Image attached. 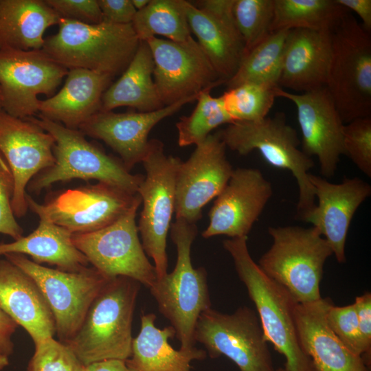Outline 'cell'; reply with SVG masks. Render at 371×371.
I'll return each mask as SVG.
<instances>
[{
    "mask_svg": "<svg viewBox=\"0 0 371 371\" xmlns=\"http://www.w3.org/2000/svg\"><path fill=\"white\" fill-rule=\"evenodd\" d=\"M247 236L223 242L245 284L268 343L285 358L286 371H315L298 341L294 318L297 302L289 292L268 277L252 259Z\"/></svg>",
    "mask_w": 371,
    "mask_h": 371,
    "instance_id": "obj_1",
    "label": "cell"
},
{
    "mask_svg": "<svg viewBox=\"0 0 371 371\" xmlns=\"http://www.w3.org/2000/svg\"><path fill=\"white\" fill-rule=\"evenodd\" d=\"M140 285L132 278L118 276L110 279L94 298L78 330L65 344L85 366L129 358Z\"/></svg>",
    "mask_w": 371,
    "mask_h": 371,
    "instance_id": "obj_2",
    "label": "cell"
},
{
    "mask_svg": "<svg viewBox=\"0 0 371 371\" xmlns=\"http://www.w3.org/2000/svg\"><path fill=\"white\" fill-rule=\"evenodd\" d=\"M58 25L42 49L68 70L86 69L114 77L127 67L140 42L132 23L103 20L89 24L60 18Z\"/></svg>",
    "mask_w": 371,
    "mask_h": 371,
    "instance_id": "obj_3",
    "label": "cell"
},
{
    "mask_svg": "<svg viewBox=\"0 0 371 371\" xmlns=\"http://www.w3.org/2000/svg\"><path fill=\"white\" fill-rule=\"evenodd\" d=\"M197 235L195 223L176 219L170 226V236L177 247L173 271L157 280L149 289L158 309L170 323L181 350L194 348L195 326L201 313L211 308L207 271L194 268L192 244Z\"/></svg>",
    "mask_w": 371,
    "mask_h": 371,
    "instance_id": "obj_4",
    "label": "cell"
},
{
    "mask_svg": "<svg viewBox=\"0 0 371 371\" xmlns=\"http://www.w3.org/2000/svg\"><path fill=\"white\" fill-rule=\"evenodd\" d=\"M27 119L49 133L55 140V162L30 181L27 187L30 192L38 194L54 183L78 179H95L133 194H137L144 176L131 173L120 159L106 155L88 142L80 131L67 128L41 115Z\"/></svg>",
    "mask_w": 371,
    "mask_h": 371,
    "instance_id": "obj_5",
    "label": "cell"
},
{
    "mask_svg": "<svg viewBox=\"0 0 371 371\" xmlns=\"http://www.w3.org/2000/svg\"><path fill=\"white\" fill-rule=\"evenodd\" d=\"M271 247L258 265L271 279L285 288L297 303L322 298L320 282L326 260L333 251L315 227H269Z\"/></svg>",
    "mask_w": 371,
    "mask_h": 371,
    "instance_id": "obj_6",
    "label": "cell"
},
{
    "mask_svg": "<svg viewBox=\"0 0 371 371\" xmlns=\"http://www.w3.org/2000/svg\"><path fill=\"white\" fill-rule=\"evenodd\" d=\"M228 147L241 155L258 150L271 166L290 171L299 190L297 215L301 220L315 206L309 170L315 166L312 158L299 148L300 139L289 125L284 113L254 122H235L218 131Z\"/></svg>",
    "mask_w": 371,
    "mask_h": 371,
    "instance_id": "obj_7",
    "label": "cell"
},
{
    "mask_svg": "<svg viewBox=\"0 0 371 371\" xmlns=\"http://www.w3.org/2000/svg\"><path fill=\"white\" fill-rule=\"evenodd\" d=\"M326 87L344 124L371 117V34L350 12L332 31Z\"/></svg>",
    "mask_w": 371,
    "mask_h": 371,
    "instance_id": "obj_8",
    "label": "cell"
},
{
    "mask_svg": "<svg viewBox=\"0 0 371 371\" xmlns=\"http://www.w3.org/2000/svg\"><path fill=\"white\" fill-rule=\"evenodd\" d=\"M181 161L166 155L161 141L150 139L142 162L146 176L137 191L143 203L137 227L143 249L153 259L157 280L167 274L166 239L175 210L176 172Z\"/></svg>",
    "mask_w": 371,
    "mask_h": 371,
    "instance_id": "obj_9",
    "label": "cell"
},
{
    "mask_svg": "<svg viewBox=\"0 0 371 371\" xmlns=\"http://www.w3.org/2000/svg\"><path fill=\"white\" fill-rule=\"evenodd\" d=\"M4 256L36 282L54 317L58 341L63 344L74 337L91 302L111 279L94 267L66 271L43 266L20 254Z\"/></svg>",
    "mask_w": 371,
    "mask_h": 371,
    "instance_id": "obj_10",
    "label": "cell"
},
{
    "mask_svg": "<svg viewBox=\"0 0 371 371\" xmlns=\"http://www.w3.org/2000/svg\"><path fill=\"white\" fill-rule=\"evenodd\" d=\"M194 338L210 358L225 356L239 371H276L258 315L248 306L232 314L205 310L197 319Z\"/></svg>",
    "mask_w": 371,
    "mask_h": 371,
    "instance_id": "obj_11",
    "label": "cell"
},
{
    "mask_svg": "<svg viewBox=\"0 0 371 371\" xmlns=\"http://www.w3.org/2000/svg\"><path fill=\"white\" fill-rule=\"evenodd\" d=\"M142 199L113 223L95 232L74 234L72 242L93 267L109 278L124 276L150 288L157 280L135 223Z\"/></svg>",
    "mask_w": 371,
    "mask_h": 371,
    "instance_id": "obj_12",
    "label": "cell"
},
{
    "mask_svg": "<svg viewBox=\"0 0 371 371\" xmlns=\"http://www.w3.org/2000/svg\"><path fill=\"white\" fill-rule=\"evenodd\" d=\"M146 42L153 58L154 83L164 106L225 83L192 36L183 42L157 37Z\"/></svg>",
    "mask_w": 371,
    "mask_h": 371,
    "instance_id": "obj_13",
    "label": "cell"
},
{
    "mask_svg": "<svg viewBox=\"0 0 371 371\" xmlns=\"http://www.w3.org/2000/svg\"><path fill=\"white\" fill-rule=\"evenodd\" d=\"M68 69L43 49L0 50L3 111L21 119L38 112V95H53Z\"/></svg>",
    "mask_w": 371,
    "mask_h": 371,
    "instance_id": "obj_14",
    "label": "cell"
},
{
    "mask_svg": "<svg viewBox=\"0 0 371 371\" xmlns=\"http://www.w3.org/2000/svg\"><path fill=\"white\" fill-rule=\"evenodd\" d=\"M218 132L196 146L188 159L181 161L175 179V218L190 223L201 217L203 207L227 183L233 168Z\"/></svg>",
    "mask_w": 371,
    "mask_h": 371,
    "instance_id": "obj_15",
    "label": "cell"
},
{
    "mask_svg": "<svg viewBox=\"0 0 371 371\" xmlns=\"http://www.w3.org/2000/svg\"><path fill=\"white\" fill-rule=\"evenodd\" d=\"M140 199L138 193L98 182L58 192L41 207L56 225L72 234H83L113 223Z\"/></svg>",
    "mask_w": 371,
    "mask_h": 371,
    "instance_id": "obj_16",
    "label": "cell"
},
{
    "mask_svg": "<svg viewBox=\"0 0 371 371\" xmlns=\"http://www.w3.org/2000/svg\"><path fill=\"white\" fill-rule=\"evenodd\" d=\"M54 137L30 120L0 112V153L14 179L12 206L16 217L27 211L26 188L30 181L54 165Z\"/></svg>",
    "mask_w": 371,
    "mask_h": 371,
    "instance_id": "obj_17",
    "label": "cell"
},
{
    "mask_svg": "<svg viewBox=\"0 0 371 371\" xmlns=\"http://www.w3.org/2000/svg\"><path fill=\"white\" fill-rule=\"evenodd\" d=\"M276 96L286 98L295 106L302 150L310 157L317 158L324 177L334 176L340 156L344 155L345 124L326 87L302 93L278 87Z\"/></svg>",
    "mask_w": 371,
    "mask_h": 371,
    "instance_id": "obj_18",
    "label": "cell"
},
{
    "mask_svg": "<svg viewBox=\"0 0 371 371\" xmlns=\"http://www.w3.org/2000/svg\"><path fill=\"white\" fill-rule=\"evenodd\" d=\"M271 183L257 168H238L233 172L210 211V223L202 233L208 238L218 235L247 236L272 196Z\"/></svg>",
    "mask_w": 371,
    "mask_h": 371,
    "instance_id": "obj_19",
    "label": "cell"
},
{
    "mask_svg": "<svg viewBox=\"0 0 371 371\" xmlns=\"http://www.w3.org/2000/svg\"><path fill=\"white\" fill-rule=\"evenodd\" d=\"M315 206L301 220L311 223L329 244L339 263L346 261L345 247L350 225L359 207L371 194V186L359 177L333 183L309 174Z\"/></svg>",
    "mask_w": 371,
    "mask_h": 371,
    "instance_id": "obj_20",
    "label": "cell"
},
{
    "mask_svg": "<svg viewBox=\"0 0 371 371\" xmlns=\"http://www.w3.org/2000/svg\"><path fill=\"white\" fill-rule=\"evenodd\" d=\"M234 0L186 1L191 33L213 67L225 82L237 71L245 54L243 38L233 14Z\"/></svg>",
    "mask_w": 371,
    "mask_h": 371,
    "instance_id": "obj_21",
    "label": "cell"
},
{
    "mask_svg": "<svg viewBox=\"0 0 371 371\" xmlns=\"http://www.w3.org/2000/svg\"><path fill=\"white\" fill-rule=\"evenodd\" d=\"M198 96L181 100L173 104L149 112L114 113L99 111L82 124L78 130L85 135L105 142L120 157L131 170L142 162L148 150V134L162 120L173 115Z\"/></svg>",
    "mask_w": 371,
    "mask_h": 371,
    "instance_id": "obj_22",
    "label": "cell"
},
{
    "mask_svg": "<svg viewBox=\"0 0 371 371\" xmlns=\"http://www.w3.org/2000/svg\"><path fill=\"white\" fill-rule=\"evenodd\" d=\"M329 297L297 303L294 318L300 344L315 371H370L361 357L347 348L328 324Z\"/></svg>",
    "mask_w": 371,
    "mask_h": 371,
    "instance_id": "obj_23",
    "label": "cell"
},
{
    "mask_svg": "<svg viewBox=\"0 0 371 371\" xmlns=\"http://www.w3.org/2000/svg\"><path fill=\"white\" fill-rule=\"evenodd\" d=\"M331 54L332 31L290 30L282 55L280 87L306 93L326 87Z\"/></svg>",
    "mask_w": 371,
    "mask_h": 371,
    "instance_id": "obj_24",
    "label": "cell"
},
{
    "mask_svg": "<svg viewBox=\"0 0 371 371\" xmlns=\"http://www.w3.org/2000/svg\"><path fill=\"white\" fill-rule=\"evenodd\" d=\"M0 308L32 337L34 345L53 338L56 324L34 279L7 260H0Z\"/></svg>",
    "mask_w": 371,
    "mask_h": 371,
    "instance_id": "obj_25",
    "label": "cell"
},
{
    "mask_svg": "<svg viewBox=\"0 0 371 371\" xmlns=\"http://www.w3.org/2000/svg\"><path fill=\"white\" fill-rule=\"evenodd\" d=\"M113 77L90 69H69L63 87L56 94L40 100L39 115L65 126H79L100 110L104 92Z\"/></svg>",
    "mask_w": 371,
    "mask_h": 371,
    "instance_id": "obj_26",
    "label": "cell"
},
{
    "mask_svg": "<svg viewBox=\"0 0 371 371\" xmlns=\"http://www.w3.org/2000/svg\"><path fill=\"white\" fill-rule=\"evenodd\" d=\"M28 208L39 217L35 230L12 243H0V256L20 254L30 256L34 262L47 263L66 271H78L88 267L89 261L72 242V234L53 223L27 193Z\"/></svg>",
    "mask_w": 371,
    "mask_h": 371,
    "instance_id": "obj_27",
    "label": "cell"
},
{
    "mask_svg": "<svg viewBox=\"0 0 371 371\" xmlns=\"http://www.w3.org/2000/svg\"><path fill=\"white\" fill-rule=\"evenodd\" d=\"M156 315L143 313L138 335L133 339L131 354L125 361L127 371H191L190 363L203 360L207 352L195 347L175 350L169 339L175 336L172 326H155Z\"/></svg>",
    "mask_w": 371,
    "mask_h": 371,
    "instance_id": "obj_28",
    "label": "cell"
},
{
    "mask_svg": "<svg viewBox=\"0 0 371 371\" xmlns=\"http://www.w3.org/2000/svg\"><path fill=\"white\" fill-rule=\"evenodd\" d=\"M60 16L45 0H0V50L42 49Z\"/></svg>",
    "mask_w": 371,
    "mask_h": 371,
    "instance_id": "obj_29",
    "label": "cell"
},
{
    "mask_svg": "<svg viewBox=\"0 0 371 371\" xmlns=\"http://www.w3.org/2000/svg\"><path fill=\"white\" fill-rule=\"evenodd\" d=\"M153 71L154 62L149 46L146 41H140L121 76L104 92L100 111L130 106L139 112H149L166 106L157 92Z\"/></svg>",
    "mask_w": 371,
    "mask_h": 371,
    "instance_id": "obj_30",
    "label": "cell"
},
{
    "mask_svg": "<svg viewBox=\"0 0 371 371\" xmlns=\"http://www.w3.org/2000/svg\"><path fill=\"white\" fill-rule=\"evenodd\" d=\"M348 12L336 0H274L271 31L296 28L333 31Z\"/></svg>",
    "mask_w": 371,
    "mask_h": 371,
    "instance_id": "obj_31",
    "label": "cell"
},
{
    "mask_svg": "<svg viewBox=\"0 0 371 371\" xmlns=\"http://www.w3.org/2000/svg\"><path fill=\"white\" fill-rule=\"evenodd\" d=\"M289 30L271 32L247 52L234 75L225 82L227 89L245 82L280 87L282 55Z\"/></svg>",
    "mask_w": 371,
    "mask_h": 371,
    "instance_id": "obj_32",
    "label": "cell"
},
{
    "mask_svg": "<svg viewBox=\"0 0 371 371\" xmlns=\"http://www.w3.org/2000/svg\"><path fill=\"white\" fill-rule=\"evenodd\" d=\"M132 26L139 41L163 36L175 42L191 37L185 0H150L137 11Z\"/></svg>",
    "mask_w": 371,
    "mask_h": 371,
    "instance_id": "obj_33",
    "label": "cell"
},
{
    "mask_svg": "<svg viewBox=\"0 0 371 371\" xmlns=\"http://www.w3.org/2000/svg\"><path fill=\"white\" fill-rule=\"evenodd\" d=\"M210 91L207 89L200 93L191 114L180 117L176 123L179 146H196L203 142L212 130L222 124L234 123L221 96L214 97Z\"/></svg>",
    "mask_w": 371,
    "mask_h": 371,
    "instance_id": "obj_34",
    "label": "cell"
},
{
    "mask_svg": "<svg viewBox=\"0 0 371 371\" xmlns=\"http://www.w3.org/2000/svg\"><path fill=\"white\" fill-rule=\"evenodd\" d=\"M278 87L245 82L227 89L220 96L234 122H254L267 116L277 98L276 89Z\"/></svg>",
    "mask_w": 371,
    "mask_h": 371,
    "instance_id": "obj_35",
    "label": "cell"
},
{
    "mask_svg": "<svg viewBox=\"0 0 371 371\" xmlns=\"http://www.w3.org/2000/svg\"><path fill=\"white\" fill-rule=\"evenodd\" d=\"M273 14L274 0H234L232 14L244 42V56L272 32Z\"/></svg>",
    "mask_w": 371,
    "mask_h": 371,
    "instance_id": "obj_36",
    "label": "cell"
},
{
    "mask_svg": "<svg viewBox=\"0 0 371 371\" xmlns=\"http://www.w3.org/2000/svg\"><path fill=\"white\" fill-rule=\"evenodd\" d=\"M328 324L338 339L354 354L360 356L368 368L370 357L365 348L355 304L344 306L332 304L326 313Z\"/></svg>",
    "mask_w": 371,
    "mask_h": 371,
    "instance_id": "obj_37",
    "label": "cell"
},
{
    "mask_svg": "<svg viewBox=\"0 0 371 371\" xmlns=\"http://www.w3.org/2000/svg\"><path fill=\"white\" fill-rule=\"evenodd\" d=\"M34 346L27 371H85V366L60 341L50 338Z\"/></svg>",
    "mask_w": 371,
    "mask_h": 371,
    "instance_id": "obj_38",
    "label": "cell"
},
{
    "mask_svg": "<svg viewBox=\"0 0 371 371\" xmlns=\"http://www.w3.org/2000/svg\"><path fill=\"white\" fill-rule=\"evenodd\" d=\"M344 155L367 177H371V117L355 119L345 124Z\"/></svg>",
    "mask_w": 371,
    "mask_h": 371,
    "instance_id": "obj_39",
    "label": "cell"
},
{
    "mask_svg": "<svg viewBox=\"0 0 371 371\" xmlns=\"http://www.w3.org/2000/svg\"><path fill=\"white\" fill-rule=\"evenodd\" d=\"M13 177L8 163L0 153V233L14 240L23 236V229L13 212Z\"/></svg>",
    "mask_w": 371,
    "mask_h": 371,
    "instance_id": "obj_40",
    "label": "cell"
},
{
    "mask_svg": "<svg viewBox=\"0 0 371 371\" xmlns=\"http://www.w3.org/2000/svg\"><path fill=\"white\" fill-rule=\"evenodd\" d=\"M60 18L85 23L102 22L103 15L98 0H45Z\"/></svg>",
    "mask_w": 371,
    "mask_h": 371,
    "instance_id": "obj_41",
    "label": "cell"
},
{
    "mask_svg": "<svg viewBox=\"0 0 371 371\" xmlns=\"http://www.w3.org/2000/svg\"><path fill=\"white\" fill-rule=\"evenodd\" d=\"M103 19L116 24L133 23L137 10L131 0H98Z\"/></svg>",
    "mask_w": 371,
    "mask_h": 371,
    "instance_id": "obj_42",
    "label": "cell"
},
{
    "mask_svg": "<svg viewBox=\"0 0 371 371\" xmlns=\"http://www.w3.org/2000/svg\"><path fill=\"white\" fill-rule=\"evenodd\" d=\"M360 333L367 353L371 354V293L366 292L357 296L354 302Z\"/></svg>",
    "mask_w": 371,
    "mask_h": 371,
    "instance_id": "obj_43",
    "label": "cell"
},
{
    "mask_svg": "<svg viewBox=\"0 0 371 371\" xmlns=\"http://www.w3.org/2000/svg\"><path fill=\"white\" fill-rule=\"evenodd\" d=\"M18 325L0 308V351L10 356L14 350L12 336Z\"/></svg>",
    "mask_w": 371,
    "mask_h": 371,
    "instance_id": "obj_44",
    "label": "cell"
},
{
    "mask_svg": "<svg viewBox=\"0 0 371 371\" xmlns=\"http://www.w3.org/2000/svg\"><path fill=\"white\" fill-rule=\"evenodd\" d=\"M349 11L355 12L362 21L361 25L368 32H371V0H336Z\"/></svg>",
    "mask_w": 371,
    "mask_h": 371,
    "instance_id": "obj_45",
    "label": "cell"
},
{
    "mask_svg": "<svg viewBox=\"0 0 371 371\" xmlns=\"http://www.w3.org/2000/svg\"><path fill=\"white\" fill-rule=\"evenodd\" d=\"M85 371H127L125 361L108 359L85 366Z\"/></svg>",
    "mask_w": 371,
    "mask_h": 371,
    "instance_id": "obj_46",
    "label": "cell"
},
{
    "mask_svg": "<svg viewBox=\"0 0 371 371\" xmlns=\"http://www.w3.org/2000/svg\"><path fill=\"white\" fill-rule=\"evenodd\" d=\"M150 0H131V3L137 11L141 10L144 8L149 3Z\"/></svg>",
    "mask_w": 371,
    "mask_h": 371,
    "instance_id": "obj_47",
    "label": "cell"
},
{
    "mask_svg": "<svg viewBox=\"0 0 371 371\" xmlns=\"http://www.w3.org/2000/svg\"><path fill=\"white\" fill-rule=\"evenodd\" d=\"M8 356L4 355L1 351H0V370H3L5 367L9 364Z\"/></svg>",
    "mask_w": 371,
    "mask_h": 371,
    "instance_id": "obj_48",
    "label": "cell"
},
{
    "mask_svg": "<svg viewBox=\"0 0 371 371\" xmlns=\"http://www.w3.org/2000/svg\"><path fill=\"white\" fill-rule=\"evenodd\" d=\"M1 111H3V104H2V96H1V89H0V112Z\"/></svg>",
    "mask_w": 371,
    "mask_h": 371,
    "instance_id": "obj_49",
    "label": "cell"
},
{
    "mask_svg": "<svg viewBox=\"0 0 371 371\" xmlns=\"http://www.w3.org/2000/svg\"><path fill=\"white\" fill-rule=\"evenodd\" d=\"M276 371H286L284 368H278Z\"/></svg>",
    "mask_w": 371,
    "mask_h": 371,
    "instance_id": "obj_50",
    "label": "cell"
}]
</instances>
